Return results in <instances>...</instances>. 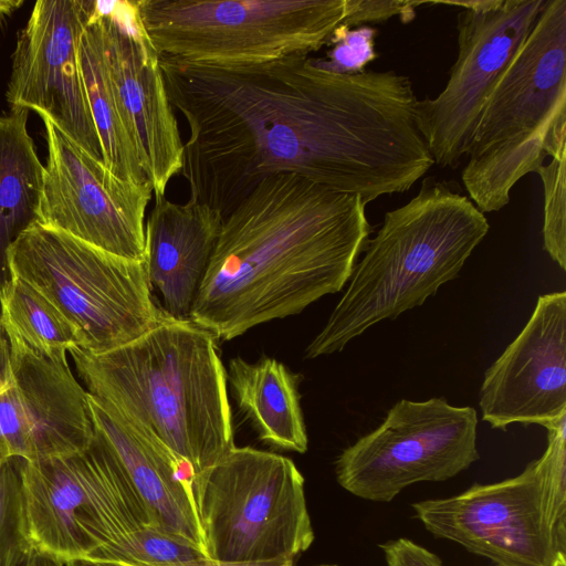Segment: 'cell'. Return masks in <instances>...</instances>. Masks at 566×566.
I'll list each match as a JSON object with an SVG mask.
<instances>
[{
    "label": "cell",
    "instance_id": "1",
    "mask_svg": "<svg viewBox=\"0 0 566 566\" xmlns=\"http://www.w3.org/2000/svg\"><path fill=\"white\" fill-rule=\"evenodd\" d=\"M184 116L190 200L226 217L263 179L295 174L364 202L401 193L434 160L411 81L394 71L338 74L317 57L207 66L159 57Z\"/></svg>",
    "mask_w": 566,
    "mask_h": 566
},
{
    "label": "cell",
    "instance_id": "2",
    "mask_svg": "<svg viewBox=\"0 0 566 566\" xmlns=\"http://www.w3.org/2000/svg\"><path fill=\"white\" fill-rule=\"evenodd\" d=\"M369 233L360 197L268 177L223 217L190 321L230 340L298 314L344 287Z\"/></svg>",
    "mask_w": 566,
    "mask_h": 566
},
{
    "label": "cell",
    "instance_id": "3",
    "mask_svg": "<svg viewBox=\"0 0 566 566\" xmlns=\"http://www.w3.org/2000/svg\"><path fill=\"white\" fill-rule=\"evenodd\" d=\"M217 338L191 321L167 317L116 349H72L86 391L157 437L196 473L233 442L227 370Z\"/></svg>",
    "mask_w": 566,
    "mask_h": 566
},
{
    "label": "cell",
    "instance_id": "4",
    "mask_svg": "<svg viewBox=\"0 0 566 566\" xmlns=\"http://www.w3.org/2000/svg\"><path fill=\"white\" fill-rule=\"evenodd\" d=\"M489 229L453 182L426 179L416 197L386 212L305 357L340 352L373 325L422 305L459 275Z\"/></svg>",
    "mask_w": 566,
    "mask_h": 566
},
{
    "label": "cell",
    "instance_id": "5",
    "mask_svg": "<svg viewBox=\"0 0 566 566\" xmlns=\"http://www.w3.org/2000/svg\"><path fill=\"white\" fill-rule=\"evenodd\" d=\"M566 144V0H545L480 115L461 178L478 209L499 211L525 175Z\"/></svg>",
    "mask_w": 566,
    "mask_h": 566
},
{
    "label": "cell",
    "instance_id": "6",
    "mask_svg": "<svg viewBox=\"0 0 566 566\" xmlns=\"http://www.w3.org/2000/svg\"><path fill=\"white\" fill-rule=\"evenodd\" d=\"M8 264L11 276L36 289L77 329L80 349L91 354L129 344L168 317L151 295L144 262L39 222L11 243Z\"/></svg>",
    "mask_w": 566,
    "mask_h": 566
},
{
    "label": "cell",
    "instance_id": "7",
    "mask_svg": "<svg viewBox=\"0 0 566 566\" xmlns=\"http://www.w3.org/2000/svg\"><path fill=\"white\" fill-rule=\"evenodd\" d=\"M159 57L232 66L307 54L327 45L346 0H138Z\"/></svg>",
    "mask_w": 566,
    "mask_h": 566
},
{
    "label": "cell",
    "instance_id": "8",
    "mask_svg": "<svg viewBox=\"0 0 566 566\" xmlns=\"http://www.w3.org/2000/svg\"><path fill=\"white\" fill-rule=\"evenodd\" d=\"M192 489L211 560H294L315 539L305 480L290 458L234 446L195 474Z\"/></svg>",
    "mask_w": 566,
    "mask_h": 566
},
{
    "label": "cell",
    "instance_id": "9",
    "mask_svg": "<svg viewBox=\"0 0 566 566\" xmlns=\"http://www.w3.org/2000/svg\"><path fill=\"white\" fill-rule=\"evenodd\" d=\"M33 547L70 562H102L130 533L150 524L119 461L95 432L84 450L20 461Z\"/></svg>",
    "mask_w": 566,
    "mask_h": 566
},
{
    "label": "cell",
    "instance_id": "10",
    "mask_svg": "<svg viewBox=\"0 0 566 566\" xmlns=\"http://www.w3.org/2000/svg\"><path fill=\"white\" fill-rule=\"evenodd\" d=\"M478 415L444 398L401 399L382 422L344 449L337 483L358 499L389 503L419 482L454 478L480 459Z\"/></svg>",
    "mask_w": 566,
    "mask_h": 566
},
{
    "label": "cell",
    "instance_id": "11",
    "mask_svg": "<svg viewBox=\"0 0 566 566\" xmlns=\"http://www.w3.org/2000/svg\"><path fill=\"white\" fill-rule=\"evenodd\" d=\"M545 0L431 1L462 8L458 55L443 91L418 101V126L440 167L465 156L483 106L532 31Z\"/></svg>",
    "mask_w": 566,
    "mask_h": 566
},
{
    "label": "cell",
    "instance_id": "12",
    "mask_svg": "<svg viewBox=\"0 0 566 566\" xmlns=\"http://www.w3.org/2000/svg\"><path fill=\"white\" fill-rule=\"evenodd\" d=\"M48 159L39 223L118 256L144 262L149 181L115 176L45 116Z\"/></svg>",
    "mask_w": 566,
    "mask_h": 566
},
{
    "label": "cell",
    "instance_id": "13",
    "mask_svg": "<svg viewBox=\"0 0 566 566\" xmlns=\"http://www.w3.org/2000/svg\"><path fill=\"white\" fill-rule=\"evenodd\" d=\"M95 0H39L17 35L6 99L10 109L48 117L91 156L102 159L85 92L78 48Z\"/></svg>",
    "mask_w": 566,
    "mask_h": 566
},
{
    "label": "cell",
    "instance_id": "14",
    "mask_svg": "<svg viewBox=\"0 0 566 566\" xmlns=\"http://www.w3.org/2000/svg\"><path fill=\"white\" fill-rule=\"evenodd\" d=\"M411 507L430 534L496 566H552L565 554L547 521L537 460L514 478L475 483L457 495L418 501Z\"/></svg>",
    "mask_w": 566,
    "mask_h": 566
},
{
    "label": "cell",
    "instance_id": "15",
    "mask_svg": "<svg viewBox=\"0 0 566 566\" xmlns=\"http://www.w3.org/2000/svg\"><path fill=\"white\" fill-rule=\"evenodd\" d=\"M8 342L11 379L0 387V450L35 461L86 449L95 438L88 392L67 355H43Z\"/></svg>",
    "mask_w": 566,
    "mask_h": 566
},
{
    "label": "cell",
    "instance_id": "16",
    "mask_svg": "<svg viewBox=\"0 0 566 566\" xmlns=\"http://www.w3.org/2000/svg\"><path fill=\"white\" fill-rule=\"evenodd\" d=\"M482 420L546 429L566 418V292L538 296L517 337L485 371L479 391Z\"/></svg>",
    "mask_w": 566,
    "mask_h": 566
},
{
    "label": "cell",
    "instance_id": "17",
    "mask_svg": "<svg viewBox=\"0 0 566 566\" xmlns=\"http://www.w3.org/2000/svg\"><path fill=\"white\" fill-rule=\"evenodd\" d=\"M107 70L125 128L136 148L153 192L166 195L181 172L184 143L169 101L158 54L140 45L95 2Z\"/></svg>",
    "mask_w": 566,
    "mask_h": 566
},
{
    "label": "cell",
    "instance_id": "18",
    "mask_svg": "<svg viewBox=\"0 0 566 566\" xmlns=\"http://www.w3.org/2000/svg\"><path fill=\"white\" fill-rule=\"evenodd\" d=\"M88 402L95 432L119 461L150 524L206 552L192 489L193 468L105 401L88 394Z\"/></svg>",
    "mask_w": 566,
    "mask_h": 566
},
{
    "label": "cell",
    "instance_id": "19",
    "mask_svg": "<svg viewBox=\"0 0 566 566\" xmlns=\"http://www.w3.org/2000/svg\"><path fill=\"white\" fill-rule=\"evenodd\" d=\"M217 210L189 200L176 203L165 195L145 222L144 265L161 310L174 319L190 321L222 223Z\"/></svg>",
    "mask_w": 566,
    "mask_h": 566
},
{
    "label": "cell",
    "instance_id": "20",
    "mask_svg": "<svg viewBox=\"0 0 566 566\" xmlns=\"http://www.w3.org/2000/svg\"><path fill=\"white\" fill-rule=\"evenodd\" d=\"M227 380L260 440L283 450L307 451L297 375L274 358L249 363L237 357L229 361Z\"/></svg>",
    "mask_w": 566,
    "mask_h": 566
},
{
    "label": "cell",
    "instance_id": "21",
    "mask_svg": "<svg viewBox=\"0 0 566 566\" xmlns=\"http://www.w3.org/2000/svg\"><path fill=\"white\" fill-rule=\"evenodd\" d=\"M28 119L29 111L23 108L0 115V289L11 277V243L40 219L44 166Z\"/></svg>",
    "mask_w": 566,
    "mask_h": 566
},
{
    "label": "cell",
    "instance_id": "22",
    "mask_svg": "<svg viewBox=\"0 0 566 566\" xmlns=\"http://www.w3.org/2000/svg\"><path fill=\"white\" fill-rule=\"evenodd\" d=\"M78 56L104 165L122 179L137 184L148 181L116 103L96 8L82 34Z\"/></svg>",
    "mask_w": 566,
    "mask_h": 566
},
{
    "label": "cell",
    "instance_id": "23",
    "mask_svg": "<svg viewBox=\"0 0 566 566\" xmlns=\"http://www.w3.org/2000/svg\"><path fill=\"white\" fill-rule=\"evenodd\" d=\"M0 323L8 340L31 350L64 356L81 347L77 329L36 289L11 276L0 289Z\"/></svg>",
    "mask_w": 566,
    "mask_h": 566
},
{
    "label": "cell",
    "instance_id": "24",
    "mask_svg": "<svg viewBox=\"0 0 566 566\" xmlns=\"http://www.w3.org/2000/svg\"><path fill=\"white\" fill-rule=\"evenodd\" d=\"M20 458L0 464V566H21L34 551L29 537Z\"/></svg>",
    "mask_w": 566,
    "mask_h": 566
},
{
    "label": "cell",
    "instance_id": "25",
    "mask_svg": "<svg viewBox=\"0 0 566 566\" xmlns=\"http://www.w3.org/2000/svg\"><path fill=\"white\" fill-rule=\"evenodd\" d=\"M206 558H208L206 552L198 545L147 524L130 533L102 562L166 565Z\"/></svg>",
    "mask_w": 566,
    "mask_h": 566
},
{
    "label": "cell",
    "instance_id": "26",
    "mask_svg": "<svg viewBox=\"0 0 566 566\" xmlns=\"http://www.w3.org/2000/svg\"><path fill=\"white\" fill-rule=\"evenodd\" d=\"M552 534L566 554V418L547 428V447L537 459Z\"/></svg>",
    "mask_w": 566,
    "mask_h": 566
},
{
    "label": "cell",
    "instance_id": "27",
    "mask_svg": "<svg viewBox=\"0 0 566 566\" xmlns=\"http://www.w3.org/2000/svg\"><path fill=\"white\" fill-rule=\"evenodd\" d=\"M537 174L544 187V249L566 270V144L559 146Z\"/></svg>",
    "mask_w": 566,
    "mask_h": 566
},
{
    "label": "cell",
    "instance_id": "28",
    "mask_svg": "<svg viewBox=\"0 0 566 566\" xmlns=\"http://www.w3.org/2000/svg\"><path fill=\"white\" fill-rule=\"evenodd\" d=\"M377 30L369 25L350 29L338 25L327 45V59H317L321 66L338 74H358L377 57L375 38Z\"/></svg>",
    "mask_w": 566,
    "mask_h": 566
},
{
    "label": "cell",
    "instance_id": "29",
    "mask_svg": "<svg viewBox=\"0 0 566 566\" xmlns=\"http://www.w3.org/2000/svg\"><path fill=\"white\" fill-rule=\"evenodd\" d=\"M420 1L402 0H346V15L342 25L363 27L365 23H379L399 15L403 23L411 21Z\"/></svg>",
    "mask_w": 566,
    "mask_h": 566
},
{
    "label": "cell",
    "instance_id": "30",
    "mask_svg": "<svg viewBox=\"0 0 566 566\" xmlns=\"http://www.w3.org/2000/svg\"><path fill=\"white\" fill-rule=\"evenodd\" d=\"M379 547L387 566H442L438 555L408 538L389 539Z\"/></svg>",
    "mask_w": 566,
    "mask_h": 566
},
{
    "label": "cell",
    "instance_id": "31",
    "mask_svg": "<svg viewBox=\"0 0 566 566\" xmlns=\"http://www.w3.org/2000/svg\"><path fill=\"white\" fill-rule=\"evenodd\" d=\"M65 566H294V560L291 559H282V560H273V562H263V563H250V564H227L211 560L209 558L187 562V563H178V564H166V565H151V564H143V563H127V562H70L64 564Z\"/></svg>",
    "mask_w": 566,
    "mask_h": 566
},
{
    "label": "cell",
    "instance_id": "32",
    "mask_svg": "<svg viewBox=\"0 0 566 566\" xmlns=\"http://www.w3.org/2000/svg\"><path fill=\"white\" fill-rule=\"evenodd\" d=\"M11 379L10 345L6 335L0 336V387Z\"/></svg>",
    "mask_w": 566,
    "mask_h": 566
},
{
    "label": "cell",
    "instance_id": "33",
    "mask_svg": "<svg viewBox=\"0 0 566 566\" xmlns=\"http://www.w3.org/2000/svg\"><path fill=\"white\" fill-rule=\"evenodd\" d=\"M21 566H65L63 562L54 556L34 551Z\"/></svg>",
    "mask_w": 566,
    "mask_h": 566
},
{
    "label": "cell",
    "instance_id": "34",
    "mask_svg": "<svg viewBox=\"0 0 566 566\" xmlns=\"http://www.w3.org/2000/svg\"><path fill=\"white\" fill-rule=\"evenodd\" d=\"M24 4L23 0H0V19L12 14Z\"/></svg>",
    "mask_w": 566,
    "mask_h": 566
},
{
    "label": "cell",
    "instance_id": "35",
    "mask_svg": "<svg viewBox=\"0 0 566 566\" xmlns=\"http://www.w3.org/2000/svg\"><path fill=\"white\" fill-rule=\"evenodd\" d=\"M552 566H566V555L559 554Z\"/></svg>",
    "mask_w": 566,
    "mask_h": 566
},
{
    "label": "cell",
    "instance_id": "36",
    "mask_svg": "<svg viewBox=\"0 0 566 566\" xmlns=\"http://www.w3.org/2000/svg\"><path fill=\"white\" fill-rule=\"evenodd\" d=\"M10 457H8L2 450H0V464Z\"/></svg>",
    "mask_w": 566,
    "mask_h": 566
},
{
    "label": "cell",
    "instance_id": "37",
    "mask_svg": "<svg viewBox=\"0 0 566 566\" xmlns=\"http://www.w3.org/2000/svg\"><path fill=\"white\" fill-rule=\"evenodd\" d=\"M316 566H339V565H336V564H321V565H316Z\"/></svg>",
    "mask_w": 566,
    "mask_h": 566
},
{
    "label": "cell",
    "instance_id": "38",
    "mask_svg": "<svg viewBox=\"0 0 566 566\" xmlns=\"http://www.w3.org/2000/svg\"><path fill=\"white\" fill-rule=\"evenodd\" d=\"M2 335H6V334H4V331H3L2 326H1V323H0V336H2Z\"/></svg>",
    "mask_w": 566,
    "mask_h": 566
}]
</instances>
